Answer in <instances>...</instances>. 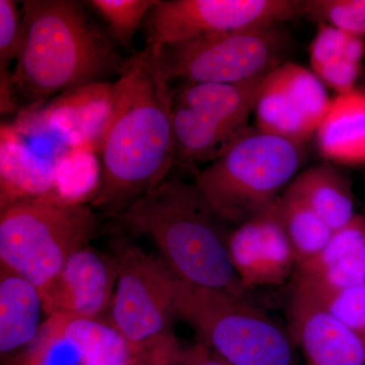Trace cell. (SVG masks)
<instances>
[{
	"mask_svg": "<svg viewBox=\"0 0 365 365\" xmlns=\"http://www.w3.org/2000/svg\"><path fill=\"white\" fill-rule=\"evenodd\" d=\"M157 2L158 0H91L88 4L104 19L115 40L129 50L139 26Z\"/></svg>",
	"mask_w": 365,
	"mask_h": 365,
	"instance_id": "cell-27",
	"label": "cell"
},
{
	"mask_svg": "<svg viewBox=\"0 0 365 365\" xmlns=\"http://www.w3.org/2000/svg\"><path fill=\"white\" fill-rule=\"evenodd\" d=\"M176 318L197 341L232 365H299L288 329L244 295L189 284L177 277Z\"/></svg>",
	"mask_w": 365,
	"mask_h": 365,
	"instance_id": "cell-7",
	"label": "cell"
},
{
	"mask_svg": "<svg viewBox=\"0 0 365 365\" xmlns=\"http://www.w3.org/2000/svg\"><path fill=\"white\" fill-rule=\"evenodd\" d=\"M277 200L232 227L228 235L230 261L246 290L279 287L294 276L297 262L281 222Z\"/></svg>",
	"mask_w": 365,
	"mask_h": 365,
	"instance_id": "cell-12",
	"label": "cell"
},
{
	"mask_svg": "<svg viewBox=\"0 0 365 365\" xmlns=\"http://www.w3.org/2000/svg\"><path fill=\"white\" fill-rule=\"evenodd\" d=\"M277 203L281 222L292 245L297 267L325 248L334 232L289 187L281 194Z\"/></svg>",
	"mask_w": 365,
	"mask_h": 365,
	"instance_id": "cell-24",
	"label": "cell"
},
{
	"mask_svg": "<svg viewBox=\"0 0 365 365\" xmlns=\"http://www.w3.org/2000/svg\"><path fill=\"white\" fill-rule=\"evenodd\" d=\"M292 289L325 294L365 284V216L335 230L325 248L295 268Z\"/></svg>",
	"mask_w": 365,
	"mask_h": 365,
	"instance_id": "cell-16",
	"label": "cell"
},
{
	"mask_svg": "<svg viewBox=\"0 0 365 365\" xmlns=\"http://www.w3.org/2000/svg\"><path fill=\"white\" fill-rule=\"evenodd\" d=\"M127 60L71 0H26L11 72L14 104L33 111L49 98L121 74Z\"/></svg>",
	"mask_w": 365,
	"mask_h": 365,
	"instance_id": "cell-2",
	"label": "cell"
},
{
	"mask_svg": "<svg viewBox=\"0 0 365 365\" xmlns=\"http://www.w3.org/2000/svg\"><path fill=\"white\" fill-rule=\"evenodd\" d=\"M16 365H137V360L107 318L56 314L46 317Z\"/></svg>",
	"mask_w": 365,
	"mask_h": 365,
	"instance_id": "cell-10",
	"label": "cell"
},
{
	"mask_svg": "<svg viewBox=\"0 0 365 365\" xmlns=\"http://www.w3.org/2000/svg\"><path fill=\"white\" fill-rule=\"evenodd\" d=\"M331 101L313 71L280 64L269 72L255 110L258 129L302 144L318 130Z\"/></svg>",
	"mask_w": 365,
	"mask_h": 365,
	"instance_id": "cell-11",
	"label": "cell"
},
{
	"mask_svg": "<svg viewBox=\"0 0 365 365\" xmlns=\"http://www.w3.org/2000/svg\"><path fill=\"white\" fill-rule=\"evenodd\" d=\"M21 33V13L11 0H0V93H1V113L14 111V102L11 90L13 60L18 56Z\"/></svg>",
	"mask_w": 365,
	"mask_h": 365,
	"instance_id": "cell-26",
	"label": "cell"
},
{
	"mask_svg": "<svg viewBox=\"0 0 365 365\" xmlns=\"http://www.w3.org/2000/svg\"><path fill=\"white\" fill-rule=\"evenodd\" d=\"M56 163V193L63 199L83 203V198L97 192L100 163L93 150L74 148L61 155Z\"/></svg>",
	"mask_w": 365,
	"mask_h": 365,
	"instance_id": "cell-25",
	"label": "cell"
},
{
	"mask_svg": "<svg viewBox=\"0 0 365 365\" xmlns=\"http://www.w3.org/2000/svg\"><path fill=\"white\" fill-rule=\"evenodd\" d=\"M281 29L277 25L213 34L155 49L169 81L237 83L268 73L280 66L281 56L289 46V38Z\"/></svg>",
	"mask_w": 365,
	"mask_h": 365,
	"instance_id": "cell-8",
	"label": "cell"
},
{
	"mask_svg": "<svg viewBox=\"0 0 365 365\" xmlns=\"http://www.w3.org/2000/svg\"><path fill=\"white\" fill-rule=\"evenodd\" d=\"M316 134L319 150L331 162L365 163V91L334 98Z\"/></svg>",
	"mask_w": 365,
	"mask_h": 365,
	"instance_id": "cell-20",
	"label": "cell"
},
{
	"mask_svg": "<svg viewBox=\"0 0 365 365\" xmlns=\"http://www.w3.org/2000/svg\"><path fill=\"white\" fill-rule=\"evenodd\" d=\"M288 187L299 194L333 232L356 215L351 185L330 163L304 170Z\"/></svg>",
	"mask_w": 365,
	"mask_h": 365,
	"instance_id": "cell-22",
	"label": "cell"
},
{
	"mask_svg": "<svg viewBox=\"0 0 365 365\" xmlns=\"http://www.w3.org/2000/svg\"><path fill=\"white\" fill-rule=\"evenodd\" d=\"M288 316V331L306 365H365L364 343L313 299L292 292Z\"/></svg>",
	"mask_w": 365,
	"mask_h": 365,
	"instance_id": "cell-15",
	"label": "cell"
},
{
	"mask_svg": "<svg viewBox=\"0 0 365 365\" xmlns=\"http://www.w3.org/2000/svg\"><path fill=\"white\" fill-rule=\"evenodd\" d=\"M180 365H232L211 351L203 343L196 341L182 351Z\"/></svg>",
	"mask_w": 365,
	"mask_h": 365,
	"instance_id": "cell-30",
	"label": "cell"
},
{
	"mask_svg": "<svg viewBox=\"0 0 365 365\" xmlns=\"http://www.w3.org/2000/svg\"><path fill=\"white\" fill-rule=\"evenodd\" d=\"M304 14L297 0H158L148 16V45L182 44L213 34L277 26Z\"/></svg>",
	"mask_w": 365,
	"mask_h": 365,
	"instance_id": "cell-9",
	"label": "cell"
},
{
	"mask_svg": "<svg viewBox=\"0 0 365 365\" xmlns=\"http://www.w3.org/2000/svg\"><path fill=\"white\" fill-rule=\"evenodd\" d=\"M114 255L93 248L78 250L43 292L46 317L62 314L83 318H107L116 287Z\"/></svg>",
	"mask_w": 365,
	"mask_h": 365,
	"instance_id": "cell-14",
	"label": "cell"
},
{
	"mask_svg": "<svg viewBox=\"0 0 365 365\" xmlns=\"http://www.w3.org/2000/svg\"><path fill=\"white\" fill-rule=\"evenodd\" d=\"M114 220L131 235L148 237L179 279L245 297L247 290L228 253L232 228L209 206L194 182L165 180Z\"/></svg>",
	"mask_w": 365,
	"mask_h": 365,
	"instance_id": "cell-3",
	"label": "cell"
},
{
	"mask_svg": "<svg viewBox=\"0 0 365 365\" xmlns=\"http://www.w3.org/2000/svg\"><path fill=\"white\" fill-rule=\"evenodd\" d=\"M302 144L257 129L242 132L195 175L196 188L232 227L272 205L295 179Z\"/></svg>",
	"mask_w": 365,
	"mask_h": 365,
	"instance_id": "cell-5",
	"label": "cell"
},
{
	"mask_svg": "<svg viewBox=\"0 0 365 365\" xmlns=\"http://www.w3.org/2000/svg\"><path fill=\"white\" fill-rule=\"evenodd\" d=\"M268 73L237 83H186L175 93L174 102L201 113L230 133L240 135L248 129L247 122L256 110Z\"/></svg>",
	"mask_w": 365,
	"mask_h": 365,
	"instance_id": "cell-17",
	"label": "cell"
},
{
	"mask_svg": "<svg viewBox=\"0 0 365 365\" xmlns=\"http://www.w3.org/2000/svg\"><path fill=\"white\" fill-rule=\"evenodd\" d=\"M56 178L55 160L36 155L11 125H2L0 207L14 201L56 193Z\"/></svg>",
	"mask_w": 365,
	"mask_h": 365,
	"instance_id": "cell-18",
	"label": "cell"
},
{
	"mask_svg": "<svg viewBox=\"0 0 365 365\" xmlns=\"http://www.w3.org/2000/svg\"><path fill=\"white\" fill-rule=\"evenodd\" d=\"M113 90L114 83L108 81L72 88L48 104L26 112L11 126L21 135L46 132L71 150L96 151L111 110Z\"/></svg>",
	"mask_w": 365,
	"mask_h": 365,
	"instance_id": "cell-13",
	"label": "cell"
},
{
	"mask_svg": "<svg viewBox=\"0 0 365 365\" xmlns=\"http://www.w3.org/2000/svg\"><path fill=\"white\" fill-rule=\"evenodd\" d=\"M175 160L185 167L210 163L239 135H234L201 113L174 102ZM241 135V134H240Z\"/></svg>",
	"mask_w": 365,
	"mask_h": 365,
	"instance_id": "cell-23",
	"label": "cell"
},
{
	"mask_svg": "<svg viewBox=\"0 0 365 365\" xmlns=\"http://www.w3.org/2000/svg\"><path fill=\"white\" fill-rule=\"evenodd\" d=\"M304 14L350 35H365V0H307Z\"/></svg>",
	"mask_w": 365,
	"mask_h": 365,
	"instance_id": "cell-28",
	"label": "cell"
},
{
	"mask_svg": "<svg viewBox=\"0 0 365 365\" xmlns=\"http://www.w3.org/2000/svg\"><path fill=\"white\" fill-rule=\"evenodd\" d=\"M175 93L155 47L148 45L127 60L96 148L100 181L91 207L114 218L165 181L176 163Z\"/></svg>",
	"mask_w": 365,
	"mask_h": 365,
	"instance_id": "cell-1",
	"label": "cell"
},
{
	"mask_svg": "<svg viewBox=\"0 0 365 365\" xmlns=\"http://www.w3.org/2000/svg\"><path fill=\"white\" fill-rule=\"evenodd\" d=\"M91 206L58 194L14 201L0 212V265L20 274L41 295L74 252L98 230Z\"/></svg>",
	"mask_w": 365,
	"mask_h": 365,
	"instance_id": "cell-6",
	"label": "cell"
},
{
	"mask_svg": "<svg viewBox=\"0 0 365 365\" xmlns=\"http://www.w3.org/2000/svg\"><path fill=\"white\" fill-rule=\"evenodd\" d=\"M364 50L361 37L319 24L309 49L313 72L338 95L352 91L361 69Z\"/></svg>",
	"mask_w": 365,
	"mask_h": 365,
	"instance_id": "cell-21",
	"label": "cell"
},
{
	"mask_svg": "<svg viewBox=\"0 0 365 365\" xmlns=\"http://www.w3.org/2000/svg\"><path fill=\"white\" fill-rule=\"evenodd\" d=\"M116 287L107 319L123 336L137 365H180L182 346L173 330L177 276L160 257L116 235Z\"/></svg>",
	"mask_w": 365,
	"mask_h": 365,
	"instance_id": "cell-4",
	"label": "cell"
},
{
	"mask_svg": "<svg viewBox=\"0 0 365 365\" xmlns=\"http://www.w3.org/2000/svg\"><path fill=\"white\" fill-rule=\"evenodd\" d=\"M44 306L39 289L20 274L0 265V354L20 356L37 337ZM16 357V359H18Z\"/></svg>",
	"mask_w": 365,
	"mask_h": 365,
	"instance_id": "cell-19",
	"label": "cell"
},
{
	"mask_svg": "<svg viewBox=\"0 0 365 365\" xmlns=\"http://www.w3.org/2000/svg\"><path fill=\"white\" fill-rule=\"evenodd\" d=\"M297 292L313 299L339 319L365 346V284L325 294Z\"/></svg>",
	"mask_w": 365,
	"mask_h": 365,
	"instance_id": "cell-29",
	"label": "cell"
}]
</instances>
